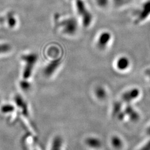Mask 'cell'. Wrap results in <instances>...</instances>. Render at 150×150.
Listing matches in <instances>:
<instances>
[{
  "mask_svg": "<svg viewBox=\"0 0 150 150\" xmlns=\"http://www.w3.org/2000/svg\"><path fill=\"white\" fill-rule=\"evenodd\" d=\"M75 7L80 16L82 25L86 28L89 27L93 21V15L83 0H75Z\"/></svg>",
  "mask_w": 150,
  "mask_h": 150,
  "instance_id": "1",
  "label": "cell"
},
{
  "mask_svg": "<svg viewBox=\"0 0 150 150\" xmlns=\"http://www.w3.org/2000/svg\"><path fill=\"white\" fill-rule=\"evenodd\" d=\"M59 25L63 32L69 36L74 35L78 30V22L74 17L64 19L60 23Z\"/></svg>",
  "mask_w": 150,
  "mask_h": 150,
  "instance_id": "2",
  "label": "cell"
},
{
  "mask_svg": "<svg viewBox=\"0 0 150 150\" xmlns=\"http://www.w3.org/2000/svg\"><path fill=\"white\" fill-rule=\"evenodd\" d=\"M22 59L26 63V66L23 72V77L25 79H28L32 75L34 65L38 60V56L34 54H26L22 56Z\"/></svg>",
  "mask_w": 150,
  "mask_h": 150,
  "instance_id": "3",
  "label": "cell"
},
{
  "mask_svg": "<svg viewBox=\"0 0 150 150\" xmlns=\"http://www.w3.org/2000/svg\"><path fill=\"white\" fill-rule=\"evenodd\" d=\"M150 17V0L145 2L140 8L135 20L136 23H139L145 21Z\"/></svg>",
  "mask_w": 150,
  "mask_h": 150,
  "instance_id": "4",
  "label": "cell"
},
{
  "mask_svg": "<svg viewBox=\"0 0 150 150\" xmlns=\"http://www.w3.org/2000/svg\"><path fill=\"white\" fill-rule=\"evenodd\" d=\"M112 34L108 31H103L98 36L97 40V47L101 50L107 48L112 40Z\"/></svg>",
  "mask_w": 150,
  "mask_h": 150,
  "instance_id": "5",
  "label": "cell"
},
{
  "mask_svg": "<svg viewBox=\"0 0 150 150\" xmlns=\"http://www.w3.org/2000/svg\"><path fill=\"white\" fill-rule=\"evenodd\" d=\"M61 63V59L60 58L53 59L44 69V75L47 77H50L52 76L59 67Z\"/></svg>",
  "mask_w": 150,
  "mask_h": 150,
  "instance_id": "6",
  "label": "cell"
},
{
  "mask_svg": "<svg viewBox=\"0 0 150 150\" xmlns=\"http://www.w3.org/2000/svg\"><path fill=\"white\" fill-rule=\"evenodd\" d=\"M140 92L137 88H133L124 92L122 95V100L124 102H131L139 96Z\"/></svg>",
  "mask_w": 150,
  "mask_h": 150,
  "instance_id": "7",
  "label": "cell"
},
{
  "mask_svg": "<svg viewBox=\"0 0 150 150\" xmlns=\"http://www.w3.org/2000/svg\"><path fill=\"white\" fill-rule=\"evenodd\" d=\"M130 66V61L127 56H122L117 59L116 62V68L120 71H123L127 70Z\"/></svg>",
  "mask_w": 150,
  "mask_h": 150,
  "instance_id": "8",
  "label": "cell"
},
{
  "mask_svg": "<svg viewBox=\"0 0 150 150\" xmlns=\"http://www.w3.org/2000/svg\"><path fill=\"white\" fill-rule=\"evenodd\" d=\"M87 146L92 149H99L102 146V142L100 139L95 137H88L85 139Z\"/></svg>",
  "mask_w": 150,
  "mask_h": 150,
  "instance_id": "9",
  "label": "cell"
},
{
  "mask_svg": "<svg viewBox=\"0 0 150 150\" xmlns=\"http://www.w3.org/2000/svg\"><path fill=\"white\" fill-rule=\"evenodd\" d=\"M124 112L125 113L126 115L129 116L130 120L132 121L136 122L139 120V113L137 112L136 111H135L131 106L130 105L127 106L125 109Z\"/></svg>",
  "mask_w": 150,
  "mask_h": 150,
  "instance_id": "10",
  "label": "cell"
},
{
  "mask_svg": "<svg viewBox=\"0 0 150 150\" xmlns=\"http://www.w3.org/2000/svg\"><path fill=\"white\" fill-rule=\"evenodd\" d=\"M63 144V139L59 136L54 137L52 140L50 150H61Z\"/></svg>",
  "mask_w": 150,
  "mask_h": 150,
  "instance_id": "11",
  "label": "cell"
},
{
  "mask_svg": "<svg viewBox=\"0 0 150 150\" xmlns=\"http://www.w3.org/2000/svg\"><path fill=\"white\" fill-rule=\"evenodd\" d=\"M95 93L97 98L99 100H104L107 96V93L105 89L101 86H98L96 88Z\"/></svg>",
  "mask_w": 150,
  "mask_h": 150,
  "instance_id": "12",
  "label": "cell"
},
{
  "mask_svg": "<svg viewBox=\"0 0 150 150\" xmlns=\"http://www.w3.org/2000/svg\"><path fill=\"white\" fill-rule=\"evenodd\" d=\"M111 144L113 147L116 149H120L123 146V142L122 139L117 136H114L112 137Z\"/></svg>",
  "mask_w": 150,
  "mask_h": 150,
  "instance_id": "13",
  "label": "cell"
},
{
  "mask_svg": "<svg viewBox=\"0 0 150 150\" xmlns=\"http://www.w3.org/2000/svg\"><path fill=\"white\" fill-rule=\"evenodd\" d=\"M11 50L10 45L7 43L0 44V54H4L8 52Z\"/></svg>",
  "mask_w": 150,
  "mask_h": 150,
  "instance_id": "14",
  "label": "cell"
},
{
  "mask_svg": "<svg viewBox=\"0 0 150 150\" xmlns=\"http://www.w3.org/2000/svg\"><path fill=\"white\" fill-rule=\"evenodd\" d=\"M121 107L122 105L120 102H116L114 104L113 106V113L115 115H117L118 113L120 112L121 111Z\"/></svg>",
  "mask_w": 150,
  "mask_h": 150,
  "instance_id": "15",
  "label": "cell"
},
{
  "mask_svg": "<svg viewBox=\"0 0 150 150\" xmlns=\"http://www.w3.org/2000/svg\"><path fill=\"white\" fill-rule=\"evenodd\" d=\"M97 4L100 7H106L108 4V0H97Z\"/></svg>",
  "mask_w": 150,
  "mask_h": 150,
  "instance_id": "16",
  "label": "cell"
},
{
  "mask_svg": "<svg viewBox=\"0 0 150 150\" xmlns=\"http://www.w3.org/2000/svg\"><path fill=\"white\" fill-rule=\"evenodd\" d=\"M8 22L9 25L11 27H13L15 25V24H16V20H15V18L12 16L11 17H8Z\"/></svg>",
  "mask_w": 150,
  "mask_h": 150,
  "instance_id": "17",
  "label": "cell"
},
{
  "mask_svg": "<svg viewBox=\"0 0 150 150\" xmlns=\"http://www.w3.org/2000/svg\"><path fill=\"white\" fill-rule=\"evenodd\" d=\"M139 150H150V140Z\"/></svg>",
  "mask_w": 150,
  "mask_h": 150,
  "instance_id": "18",
  "label": "cell"
},
{
  "mask_svg": "<svg viewBox=\"0 0 150 150\" xmlns=\"http://www.w3.org/2000/svg\"><path fill=\"white\" fill-rule=\"evenodd\" d=\"M117 116L118 118L120 120H122L123 118H125V116H126V114H125V112L121 111L120 112L118 113Z\"/></svg>",
  "mask_w": 150,
  "mask_h": 150,
  "instance_id": "19",
  "label": "cell"
},
{
  "mask_svg": "<svg viewBox=\"0 0 150 150\" xmlns=\"http://www.w3.org/2000/svg\"><path fill=\"white\" fill-rule=\"evenodd\" d=\"M145 74L149 77V79L150 81V69L146 70L145 72Z\"/></svg>",
  "mask_w": 150,
  "mask_h": 150,
  "instance_id": "20",
  "label": "cell"
},
{
  "mask_svg": "<svg viewBox=\"0 0 150 150\" xmlns=\"http://www.w3.org/2000/svg\"><path fill=\"white\" fill-rule=\"evenodd\" d=\"M146 134L147 135L150 136V126L146 129Z\"/></svg>",
  "mask_w": 150,
  "mask_h": 150,
  "instance_id": "21",
  "label": "cell"
},
{
  "mask_svg": "<svg viewBox=\"0 0 150 150\" xmlns=\"http://www.w3.org/2000/svg\"><path fill=\"white\" fill-rule=\"evenodd\" d=\"M73 1H75V0H73Z\"/></svg>",
  "mask_w": 150,
  "mask_h": 150,
  "instance_id": "22",
  "label": "cell"
},
{
  "mask_svg": "<svg viewBox=\"0 0 150 150\" xmlns=\"http://www.w3.org/2000/svg\"><path fill=\"white\" fill-rule=\"evenodd\" d=\"M0 19H1V18H0Z\"/></svg>",
  "mask_w": 150,
  "mask_h": 150,
  "instance_id": "23",
  "label": "cell"
}]
</instances>
